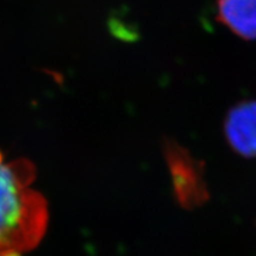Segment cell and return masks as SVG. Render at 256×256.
Returning <instances> with one entry per match:
<instances>
[{
    "instance_id": "1",
    "label": "cell",
    "mask_w": 256,
    "mask_h": 256,
    "mask_svg": "<svg viewBox=\"0 0 256 256\" xmlns=\"http://www.w3.org/2000/svg\"><path fill=\"white\" fill-rule=\"evenodd\" d=\"M36 168L28 160H6L0 152V252L23 254L37 247L49 220L48 203L32 188Z\"/></svg>"
},
{
    "instance_id": "2",
    "label": "cell",
    "mask_w": 256,
    "mask_h": 256,
    "mask_svg": "<svg viewBox=\"0 0 256 256\" xmlns=\"http://www.w3.org/2000/svg\"><path fill=\"white\" fill-rule=\"evenodd\" d=\"M164 156L176 200L184 209L200 206L209 198L203 164L174 140H166Z\"/></svg>"
},
{
    "instance_id": "3",
    "label": "cell",
    "mask_w": 256,
    "mask_h": 256,
    "mask_svg": "<svg viewBox=\"0 0 256 256\" xmlns=\"http://www.w3.org/2000/svg\"><path fill=\"white\" fill-rule=\"evenodd\" d=\"M224 134L236 153L244 158H256V101H243L229 110Z\"/></svg>"
},
{
    "instance_id": "4",
    "label": "cell",
    "mask_w": 256,
    "mask_h": 256,
    "mask_svg": "<svg viewBox=\"0 0 256 256\" xmlns=\"http://www.w3.org/2000/svg\"><path fill=\"white\" fill-rule=\"evenodd\" d=\"M217 17L236 36L256 40V0H216Z\"/></svg>"
},
{
    "instance_id": "5",
    "label": "cell",
    "mask_w": 256,
    "mask_h": 256,
    "mask_svg": "<svg viewBox=\"0 0 256 256\" xmlns=\"http://www.w3.org/2000/svg\"><path fill=\"white\" fill-rule=\"evenodd\" d=\"M0 256H22V254L17 252H0Z\"/></svg>"
}]
</instances>
